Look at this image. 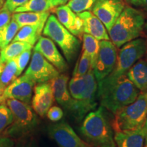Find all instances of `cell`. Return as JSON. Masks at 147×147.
Returning a JSON list of instances; mask_svg holds the SVG:
<instances>
[{
    "instance_id": "cell-38",
    "label": "cell",
    "mask_w": 147,
    "mask_h": 147,
    "mask_svg": "<svg viewBox=\"0 0 147 147\" xmlns=\"http://www.w3.org/2000/svg\"><path fill=\"white\" fill-rule=\"evenodd\" d=\"M51 3L53 8L59 6V5H65V3H67L70 0H51Z\"/></svg>"
},
{
    "instance_id": "cell-37",
    "label": "cell",
    "mask_w": 147,
    "mask_h": 147,
    "mask_svg": "<svg viewBox=\"0 0 147 147\" xmlns=\"http://www.w3.org/2000/svg\"><path fill=\"white\" fill-rule=\"evenodd\" d=\"M14 142L9 138H0V147H13Z\"/></svg>"
},
{
    "instance_id": "cell-47",
    "label": "cell",
    "mask_w": 147,
    "mask_h": 147,
    "mask_svg": "<svg viewBox=\"0 0 147 147\" xmlns=\"http://www.w3.org/2000/svg\"><path fill=\"white\" fill-rule=\"evenodd\" d=\"M145 147H146V146H145Z\"/></svg>"
},
{
    "instance_id": "cell-4",
    "label": "cell",
    "mask_w": 147,
    "mask_h": 147,
    "mask_svg": "<svg viewBox=\"0 0 147 147\" xmlns=\"http://www.w3.org/2000/svg\"><path fill=\"white\" fill-rule=\"evenodd\" d=\"M147 117V91L140 92L136 100L115 114L111 126L115 132L142 128Z\"/></svg>"
},
{
    "instance_id": "cell-40",
    "label": "cell",
    "mask_w": 147,
    "mask_h": 147,
    "mask_svg": "<svg viewBox=\"0 0 147 147\" xmlns=\"http://www.w3.org/2000/svg\"><path fill=\"white\" fill-rule=\"evenodd\" d=\"M142 129L143 133H144L145 139H146V138H147V117H146V121H145L144 124V125H143V127H142Z\"/></svg>"
},
{
    "instance_id": "cell-33",
    "label": "cell",
    "mask_w": 147,
    "mask_h": 147,
    "mask_svg": "<svg viewBox=\"0 0 147 147\" xmlns=\"http://www.w3.org/2000/svg\"><path fill=\"white\" fill-rule=\"evenodd\" d=\"M47 117L53 122L60 121L63 117V111L60 107L54 106L51 107L47 113Z\"/></svg>"
},
{
    "instance_id": "cell-28",
    "label": "cell",
    "mask_w": 147,
    "mask_h": 147,
    "mask_svg": "<svg viewBox=\"0 0 147 147\" xmlns=\"http://www.w3.org/2000/svg\"><path fill=\"white\" fill-rule=\"evenodd\" d=\"M86 89V80L84 76L73 77L68 83V90L71 96L76 100H80Z\"/></svg>"
},
{
    "instance_id": "cell-34",
    "label": "cell",
    "mask_w": 147,
    "mask_h": 147,
    "mask_svg": "<svg viewBox=\"0 0 147 147\" xmlns=\"http://www.w3.org/2000/svg\"><path fill=\"white\" fill-rule=\"evenodd\" d=\"M11 20H12V12H10L4 7H1L0 8V30L8 25Z\"/></svg>"
},
{
    "instance_id": "cell-23",
    "label": "cell",
    "mask_w": 147,
    "mask_h": 147,
    "mask_svg": "<svg viewBox=\"0 0 147 147\" xmlns=\"http://www.w3.org/2000/svg\"><path fill=\"white\" fill-rule=\"evenodd\" d=\"M33 46L27 42L16 41L12 42L0 51V57L3 63L10 60L14 59L16 57L27 50H31Z\"/></svg>"
},
{
    "instance_id": "cell-25",
    "label": "cell",
    "mask_w": 147,
    "mask_h": 147,
    "mask_svg": "<svg viewBox=\"0 0 147 147\" xmlns=\"http://www.w3.org/2000/svg\"><path fill=\"white\" fill-rule=\"evenodd\" d=\"M53 8L51 0H28L26 3L16 8L14 12H45Z\"/></svg>"
},
{
    "instance_id": "cell-22",
    "label": "cell",
    "mask_w": 147,
    "mask_h": 147,
    "mask_svg": "<svg viewBox=\"0 0 147 147\" xmlns=\"http://www.w3.org/2000/svg\"><path fill=\"white\" fill-rule=\"evenodd\" d=\"M45 25H25L18 31L12 42L20 41L27 42L34 47L39 40Z\"/></svg>"
},
{
    "instance_id": "cell-14",
    "label": "cell",
    "mask_w": 147,
    "mask_h": 147,
    "mask_svg": "<svg viewBox=\"0 0 147 147\" xmlns=\"http://www.w3.org/2000/svg\"><path fill=\"white\" fill-rule=\"evenodd\" d=\"M35 84L36 82L32 79L24 74L23 76L16 78L5 87L4 90L5 99H14L29 104L32 100Z\"/></svg>"
},
{
    "instance_id": "cell-44",
    "label": "cell",
    "mask_w": 147,
    "mask_h": 147,
    "mask_svg": "<svg viewBox=\"0 0 147 147\" xmlns=\"http://www.w3.org/2000/svg\"><path fill=\"white\" fill-rule=\"evenodd\" d=\"M145 59L147 60V47H146V53H145Z\"/></svg>"
},
{
    "instance_id": "cell-20",
    "label": "cell",
    "mask_w": 147,
    "mask_h": 147,
    "mask_svg": "<svg viewBox=\"0 0 147 147\" xmlns=\"http://www.w3.org/2000/svg\"><path fill=\"white\" fill-rule=\"evenodd\" d=\"M126 76L140 92L147 91V60L140 59L127 71Z\"/></svg>"
},
{
    "instance_id": "cell-2",
    "label": "cell",
    "mask_w": 147,
    "mask_h": 147,
    "mask_svg": "<svg viewBox=\"0 0 147 147\" xmlns=\"http://www.w3.org/2000/svg\"><path fill=\"white\" fill-rule=\"evenodd\" d=\"M146 18L144 12L127 5L108 32L110 39L117 48L139 38L144 29Z\"/></svg>"
},
{
    "instance_id": "cell-3",
    "label": "cell",
    "mask_w": 147,
    "mask_h": 147,
    "mask_svg": "<svg viewBox=\"0 0 147 147\" xmlns=\"http://www.w3.org/2000/svg\"><path fill=\"white\" fill-rule=\"evenodd\" d=\"M80 131L87 142L95 147H117L111 123L100 106L84 117Z\"/></svg>"
},
{
    "instance_id": "cell-9",
    "label": "cell",
    "mask_w": 147,
    "mask_h": 147,
    "mask_svg": "<svg viewBox=\"0 0 147 147\" xmlns=\"http://www.w3.org/2000/svg\"><path fill=\"white\" fill-rule=\"evenodd\" d=\"M125 6L124 0H96L91 10L109 32Z\"/></svg>"
},
{
    "instance_id": "cell-31",
    "label": "cell",
    "mask_w": 147,
    "mask_h": 147,
    "mask_svg": "<svg viewBox=\"0 0 147 147\" xmlns=\"http://www.w3.org/2000/svg\"><path fill=\"white\" fill-rule=\"evenodd\" d=\"M13 115L8 106L5 104H0V133L12 124Z\"/></svg>"
},
{
    "instance_id": "cell-5",
    "label": "cell",
    "mask_w": 147,
    "mask_h": 147,
    "mask_svg": "<svg viewBox=\"0 0 147 147\" xmlns=\"http://www.w3.org/2000/svg\"><path fill=\"white\" fill-rule=\"evenodd\" d=\"M42 34L56 43L68 62L75 59L80 49V42L60 23L57 18L50 14L46 21Z\"/></svg>"
},
{
    "instance_id": "cell-21",
    "label": "cell",
    "mask_w": 147,
    "mask_h": 147,
    "mask_svg": "<svg viewBox=\"0 0 147 147\" xmlns=\"http://www.w3.org/2000/svg\"><path fill=\"white\" fill-rule=\"evenodd\" d=\"M49 15V12H14L12 15V18L16 22L19 28H21L25 25H45Z\"/></svg>"
},
{
    "instance_id": "cell-7",
    "label": "cell",
    "mask_w": 147,
    "mask_h": 147,
    "mask_svg": "<svg viewBox=\"0 0 147 147\" xmlns=\"http://www.w3.org/2000/svg\"><path fill=\"white\" fill-rule=\"evenodd\" d=\"M6 105L13 115V121L7 131L10 136H19L34 130L38 124V119L32 107L14 99H7Z\"/></svg>"
},
{
    "instance_id": "cell-32",
    "label": "cell",
    "mask_w": 147,
    "mask_h": 147,
    "mask_svg": "<svg viewBox=\"0 0 147 147\" xmlns=\"http://www.w3.org/2000/svg\"><path fill=\"white\" fill-rule=\"evenodd\" d=\"M31 55H32V49L24 51L21 54L18 55L17 57L14 59L16 65H17L18 76L21 74L26 67L27 63H29V61L30 59Z\"/></svg>"
},
{
    "instance_id": "cell-16",
    "label": "cell",
    "mask_w": 147,
    "mask_h": 147,
    "mask_svg": "<svg viewBox=\"0 0 147 147\" xmlns=\"http://www.w3.org/2000/svg\"><path fill=\"white\" fill-rule=\"evenodd\" d=\"M54 100L52 87L49 82L39 83L35 86L32 107L37 115L42 117H45L53 105Z\"/></svg>"
},
{
    "instance_id": "cell-12",
    "label": "cell",
    "mask_w": 147,
    "mask_h": 147,
    "mask_svg": "<svg viewBox=\"0 0 147 147\" xmlns=\"http://www.w3.org/2000/svg\"><path fill=\"white\" fill-rule=\"evenodd\" d=\"M68 79L67 75L59 74V76L52 79L49 82L52 87L53 95L57 102L76 119L78 104L77 100L71 96L69 92L67 87Z\"/></svg>"
},
{
    "instance_id": "cell-18",
    "label": "cell",
    "mask_w": 147,
    "mask_h": 147,
    "mask_svg": "<svg viewBox=\"0 0 147 147\" xmlns=\"http://www.w3.org/2000/svg\"><path fill=\"white\" fill-rule=\"evenodd\" d=\"M83 22L84 34L94 37L99 41L110 40L107 29L102 22L90 10L77 14Z\"/></svg>"
},
{
    "instance_id": "cell-1",
    "label": "cell",
    "mask_w": 147,
    "mask_h": 147,
    "mask_svg": "<svg viewBox=\"0 0 147 147\" xmlns=\"http://www.w3.org/2000/svg\"><path fill=\"white\" fill-rule=\"evenodd\" d=\"M140 93L126 74L113 82H97V97L101 106L113 114L134 102Z\"/></svg>"
},
{
    "instance_id": "cell-10",
    "label": "cell",
    "mask_w": 147,
    "mask_h": 147,
    "mask_svg": "<svg viewBox=\"0 0 147 147\" xmlns=\"http://www.w3.org/2000/svg\"><path fill=\"white\" fill-rule=\"evenodd\" d=\"M25 74L39 84L49 82L59 76V71L39 52L34 51L30 64Z\"/></svg>"
},
{
    "instance_id": "cell-24",
    "label": "cell",
    "mask_w": 147,
    "mask_h": 147,
    "mask_svg": "<svg viewBox=\"0 0 147 147\" xmlns=\"http://www.w3.org/2000/svg\"><path fill=\"white\" fill-rule=\"evenodd\" d=\"M83 40V50L82 51L87 55L90 59L91 67L92 69H94L98 57L100 49V41L91 35L84 34L82 36Z\"/></svg>"
},
{
    "instance_id": "cell-43",
    "label": "cell",
    "mask_w": 147,
    "mask_h": 147,
    "mask_svg": "<svg viewBox=\"0 0 147 147\" xmlns=\"http://www.w3.org/2000/svg\"><path fill=\"white\" fill-rule=\"evenodd\" d=\"M144 29H146V32H147V21L146 22V23H145V26H144Z\"/></svg>"
},
{
    "instance_id": "cell-27",
    "label": "cell",
    "mask_w": 147,
    "mask_h": 147,
    "mask_svg": "<svg viewBox=\"0 0 147 147\" xmlns=\"http://www.w3.org/2000/svg\"><path fill=\"white\" fill-rule=\"evenodd\" d=\"M18 76V69L15 60L12 59L5 62L2 72L0 74V82L6 87Z\"/></svg>"
},
{
    "instance_id": "cell-26",
    "label": "cell",
    "mask_w": 147,
    "mask_h": 147,
    "mask_svg": "<svg viewBox=\"0 0 147 147\" xmlns=\"http://www.w3.org/2000/svg\"><path fill=\"white\" fill-rule=\"evenodd\" d=\"M19 29L16 22L12 18L8 25L0 30V50L12 42Z\"/></svg>"
},
{
    "instance_id": "cell-6",
    "label": "cell",
    "mask_w": 147,
    "mask_h": 147,
    "mask_svg": "<svg viewBox=\"0 0 147 147\" xmlns=\"http://www.w3.org/2000/svg\"><path fill=\"white\" fill-rule=\"evenodd\" d=\"M146 47L147 40L138 38L123 45L117 55V63L113 71L101 82H113L119 77L125 74L136 62L144 56Z\"/></svg>"
},
{
    "instance_id": "cell-35",
    "label": "cell",
    "mask_w": 147,
    "mask_h": 147,
    "mask_svg": "<svg viewBox=\"0 0 147 147\" xmlns=\"http://www.w3.org/2000/svg\"><path fill=\"white\" fill-rule=\"evenodd\" d=\"M27 1H28V0H5L3 7L6 8L10 12L13 13L16 8L23 5Z\"/></svg>"
},
{
    "instance_id": "cell-39",
    "label": "cell",
    "mask_w": 147,
    "mask_h": 147,
    "mask_svg": "<svg viewBox=\"0 0 147 147\" xmlns=\"http://www.w3.org/2000/svg\"><path fill=\"white\" fill-rule=\"evenodd\" d=\"M5 87L0 82V104H2V103L5 100L4 97V90Z\"/></svg>"
},
{
    "instance_id": "cell-17",
    "label": "cell",
    "mask_w": 147,
    "mask_h": 147,
    "mask_svg": "<svg viewBox=\"0 0 147 147\" xmlns=\"http://www.w3.org/2000/svg\"><path fill=\"white\" fill-rule=\"evenodd\" d=\"M55 12L56 17L62 25L79 40L82 39L84 34L83 22L78 14L73 12L67 5L57 6L55 8Z\"/></svg>"
},
{
    "instance_id": "cell-29",
    "label": "cell",
    "mask_w": 147,
    "mask_h": 147,
    "mask_svg": "<svg viewBox=\"0 0 147 147\" xmlns=\"http://www.w3.org/2000/svg\"><path fill=\"white\" fill-rule=\"evenodd\" d=\"M92 68L90 59L87 55L82 51L73 71V77L84 76Z\"/></svg>"
},
{
    "instance_id": "cell-19",
    "label": "cell",
    "mask_w": 147,
    "mask_h": 147,
    "mask_svg": "<svg viewBox=\"0 0 147 147\" xmlns=\"http://www.w3.org/2000/svg\"><path fill=\"white\" fill-rule=\"evenodd\" d=\"M142 128L115 132L114 140L116 146L117 147H144L145 137Z\"/></svg>"
},
{
    "instance_id": "cell-15",
    "label": "cell",
    "mask_w": 147,
    "mask_h": 147,
    "mask_svg": "<svg viewBox=\"0 0 147 147\" xmlns=\"http://www.w3.org/2000/svg\"><path fill=\"white\" fill-rule=\"evenodd\" d=\"M34 51H38L59 72L68 68L67 62L55 45V42L46 36H40L35 45Z\"/></svg>"
},
{
    "instance_id": "cell-36",
    "label": "cell",
    "mask_w": 147,
    "mask_h": 147,
    "mask_svg": "<svg viewBox=\"0 0 147 147\" xmlns=\"http://www.w3.org/2000/svg\"><path fill=\"white\" fill-rule=\"evenodd\" d=\"M129 2L134 8L147 12V0H129Z\"/></svg>"
},
{
    "instance_id": "cell-30",
    "label": "cell",
    "mask_w": 147,
    "mask_h": 147,
    "mask_svg": "<svg viewBox=\"0 0 147 147\" xmlns=\"http://www.w3.org/2000/svg\"><path fill=\"white\" fill-rule=\"evenodd\" d=\"M95 1L96 0H70L67 5L73 12L78 14L91 10Z\"/></svg>"
},
{
    "instance_id": "cell-46",
    "label": "cell",
    "mask_w": 147,
    "mask_h": 147,
    "mask_svg": "<svg viewBox=\"0 0 147 147\" xmlns=\"http://www.w3.org/2000/svg\"><path fill=\"white\" fill-rule=\"evenodd\" d=\"M124 1H129V0H124Z\"/></svg>"
},
{
    "instance_id": "cell-8",
    "label": "cell",
    "mask_w": 147,
    "mask_h": 147,
    "mask_svg": "<svg viewBox=\"0 0 147 147\" xmlns=\"http://www.w3.org/2000/svg\"><path fill=\"white\" fill-rule=\"evenodd\" d=\"M117 49L110 40L100 42L98 57L94 69V76L97 82L106 78L115 68L117 59Z\"/></svg>"
},
{
    "instance_id": "cell-45",
    "label": "cell",
    "mask_w": 147,
    "mask_h": 147,
    "mask_svg": "<svg viewBox=\"0 0 147 147\" xmlns=\"http://www.w3.org/2000/svg\"><path fill=\"white\" fill-rule=\"evenodd\" d=\"M145 146L147 147V138H146V145H145Z\"/></svg>"
},
{
    "instance_id": "cell-13",
    "label": "cell",
    "mask_w": 147,
    "mask_h": 147,
    "mask_svg": "<svg viewBox=\"0 0 147 147\" xmlns=\"http://www.w3.org/2000/svg\"><path fill=\"white\" fill-rule=\"evenodd\" d=\"M86 80V89L80 100H77L78 112L76 119L81 121L91 110H94L97 106V81L92 69L84 75Z\"/></svg>"
},
{
    "instance_id": "cell-42",
    "label": "cell",
    "mask_w": 147,
    "mask_h": 147,
    "mask_svg": "<svg viewBox=\"0 0 147 147\" xmlns=\"http://www.w3.org/2000/svg\"><path fill=\"white\" fill-rule=\"evenodd\" d=\"M3 3H4V2H3V0H0V8L3 6Z\"/></svg>"
},
{
    "instance_id": "cell-11",
    "label": "cell",
    "mask_w": 147,
    "mask_h": 147,
    "mask_svg": "<svg viewBox=\"0 0 147 147\" xmlns=\"http://www.w3.org/2000/svg\"><path fill=\"white\" fill-rule=\"evenodd\" d=\"M49 134L59 147H93L80 138L65 121L51 125Z\"/></svg>"
},
{
    "instance_id": "cell-41",
    "label": "cell",
    "mask_w": 147,
    "mask_h": 147,
    "mask_svg": "<svg viewBox=\"0 0 147 147\" xmlns=\"http://www.w3.org/2000/svg\"><path fill=\"white\" fill-rule=\"evenodd\" d=\"M4 65H5V63L2 61V60H1V57H0V74H1V73L2 72V70L3 69V67H4Z\"/></svg>"
}]
</instances>
